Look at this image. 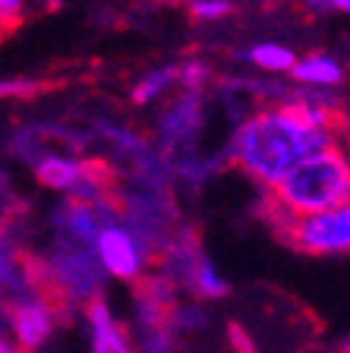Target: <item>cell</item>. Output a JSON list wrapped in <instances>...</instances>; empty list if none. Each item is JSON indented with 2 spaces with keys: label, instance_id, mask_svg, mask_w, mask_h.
I'll use <instances>...</instances> for the list:
<instances>
[{
  "label": "cell",
  "instance_id": "6da1fadb",
  "mask_svg": "<svg viewBox=\"0 0 350 353\" xmlns=\"http://www.w3.org/2000/svg\"><path fill=\"white\" fill-rule=\"evenodd\" d=\"M335 130L344 132V114H335L329 95L303 92L255 110L240 123L231 142V158L243 174L271 186L303 158L341 145L335 142Z\"/></svg>",
  "mask_w": 350,
  "mask_h": 353
},
{
  "label": "cell",
  "instance_id": "7a4b0ae2",
  "mask_svg": "<svg viewBox=\"0 0 350 353\" xmlns=\"http://www.w3.org/2000/svg\"><path fill=\"white\" fill-rule=\"evenodd\" d=\"M350 199V168L344 145L315 152L293 164L278 183L265 192V218H303V214H319L331 208H344Z\"/></svg>",
  "mask_w": 350,
  "mask_h": 353
},
{
  "label": "cell",
  "instance_id": "3957f363",
  "mask_svg": "<svg viewBox=\"0 0 350 353\" xmlns=\"http://www.w3.org/2000/svg\"><path fill=\"white\" fill-rule=\"evenodd\" d=\"M271 228L278 236L300 252L309 256H335V252H347L350 246V212L344 208H331V212L319 214H303V218H281L271 221Z\"/></svg>",
  "mask_w": 350,
  "mask_h": 353
},
{
  "label": "cell",
  "instance_id": "277c9868",
  "mask_svg": "<svg viewBox=\"0 0 350 353\" xmlns=\"http://www.w3.org/2000/svg\"><path fill=\"white\" fill-rule=\"evenodd\" d=\"M95 256L104 274H114L120 281H133L136 284L148 268L146 250L136 243V236L124 228V224H108L98 230L95 236Z\"/></svg>",
  "mask_w": 350,
  "mask_h": 353
},
{
  "label": "cell",
  "instance_id": "5b68a950",
  "mask_svg": "<svg viewBox=\"0 0 350 353\" xmlns=\"http://www.w3.org/2000/svg\"><path fill=\"white\" fill-rule=\"evenodd\" d=\"M54 325H57V316L41 296H26V300L7 303L10 338L22 353L41 350L48 344V338L54 334Z\"/></svg>",
  "mask_w": 350,
  "mask_h": 353
},
{
  "label": "cell",
  "instance_id": "8992f818",
  "mask_svg": "<svg viewBox=\"0 0 350 353\" xmlns=\"http://www.w3.org/2000/svg\"><path fill=\"white\" fill-rule=\"evenodd\" d=\"M82 316H86V325H88V344H92V353H136L126 325L110 312L104 296L88 300L86 306H82Z\"/></svg>",
  "mask_w": 350,
  "mask_h": 353
},
{
  "label": "cell",
  "instance_id": "52a82bcc",
  "mask_svg": "<svg viewBox=\"0 0 350 353\" xmlns=\"http://www.w3.org/2000/svg\"><path fill=\"white\" fill-rule=\"evenodd\" d=\"M202 114H205V108H202L199 92H186V95L177 98V101L164 110V117H161V123H158V132H161V139H164V145L190 148L193 139L199 136V130H202Z\"/></svg>",
  "mask_w": 350,
  "mask_h": 353
},
{
  "label": "cell",
  "instance_id": "ba28073f",
  "mask_svg": "<svg viewBox=\"0 0 350 353\" xmlns=\"http://www.w3.org/2000/svg\"><path fill=\"white\" fill-rule=\"evenodd\" d=\"M82 174V161L76 158H60V154H44L35 161V176L38 183L48 186V190H64L70 192L76 186Z\"/></svg>",
  "mask_w": 350,
  "mask_h": 353
},
{
  "label": "cell",
  "instance_id": "9c48e42d",
  "mask_svg": "<svg viewBox=\"0 0 350 353\" xmlns=\"http://www.w3.org/2000/svg\"><path fill=\"white\" fill-rule=\"evenodd\" d=\"M291 73L300 82H309V85H335V82L344 79L341 63L331 57H307V60H300V63H293Z\"/></svg>",
  "mask_w": 350,
  "mask_h": 353
},
{
  "label": "cell",
  "instance_id": "30bf717a",
  "mask_svg": "<svg viewBox=\"0 0 350 353\" xmlns=\"http://www.w3.org/2000/svg\"><path fill=\"white\" fill-rule=\"evenodd\" d=\"M240 57L255 66H262V70H271V73H284V70H293V63H297L293 51L284 48V44H253Z\"/></svg>",
  "mask_w": 350,
  "mask_h": 353
},
{
  "label": "cell",
  "instance_id": "8fae6325",
  "mask_svg": "<svg viewBox=\"0 0 350 353\" xmlns=\"http://www.w3.org/2000/svg\"><path fill=\"white\" fill-rule=\"evenodd\" d=\"M190 290L199 296V300H224V296L231 294L227 281L218 274V268L212 265V259H208V256H205L202 262H199L196 274H193Z\"/></svg>",
  "mask_w": 350,
  "mask_h": 353
},
{
  "label": "cell",
  "instance_id": "7c38bea8",
  "mask_svg": "<svg viewBox=\"0 0 350 353\" xmlns=\"http://www.w3.org/2000/svg\"><path fill=\"white\" fill-rule=\"evenodd\" d=\"M174 82H177V66H168V70H155V73H148L146 79L133 88V104H146V101H152V98L164 95V92H168Z\"/></svg>",
  "mask_w": 350,
  "mask_h": 353
},
{
  "label": "cell",
  "instance_id": "4fadbf2b",
  "mask_svg": "<svg viewBox=\"0 0 350 353\" xmlns=\"http://www.w3.org/2000/svg\"><path fill=\"white\" fill-rule=\"evenodd\" d=\"M29 0H0V41L29 19Z\"/></svg>",
  "mask_w": 350,
  "mask_h": 353
},
{
  "label": "cell",
  "instance_id": "5bb4252c",
  "mask_svg": "<svg viewBox=\"0 0 350 353\" xmlns=\"http://www.w3.org/2000/svg\"><path fill=\"white\" fill-rule=\"evenodd\" d=\"M233 10L231 0H190V13L196 19H221Z\"/></svg>",
  "mask_w": 350,
  "mask_h": 353
},
{
  "label": "cell",
  "instance_id": "9a60e30c",
  "mask_svg": "<svg viewBox=\"0 0 350 353\" xmlns=\"http://www.w3.org/2000/svg\"><path fill=\"white\" fill-rule=\"evenodd\" d=\"M41 82L32 79H13V82H0V98H32L35 92H41Z\"/></svg>",
  "mask_w": 350,
  "mask_h": 353
},
{
  "label": "cell",
  "instance_id": "2e32d148",
  "mask_svg": "<svg viewBox=\"0 0 350 353\" xmlns=\"http://www.w3.org/2000/svg\"><path fill=\"white\" fill-rule=\"evenodd\" d=\"M227 334H231V344H233V350L237 353H255V344L249 341V334L243 331V325H237V322H231V328H227Z\"/></svg>",
  "mask_w": 350,
  "mask_h": 353
},
{
  "label": "cell",
  "instance_id": "e0dca14e",
  "mask_svg": "<svg viewBox=\"0 0 350 353\" xmlns=\"http://www.w3.org/2000/svg\"><path fill=\"white\" fill-rule=\"evenodd\" d=\"M313 13H329V10H335V0H303Z\"/></svg>",
  "mask_w": 350,
  "mask_h": 353
},
{
  "label": "cell",
  "instance_id": "ac0fdd59",
  "mask_svg": "<svg viewBox=\"0 0 350 353\" xmlns=\"http://www.w3.org/2000/svg\"><path fill=\"white\" fill-rule=\"evenodd\" d=\"M0 353H22V350L13 344V338H10V334H0Z\"/></svg>",
  "mask_w": 350,
  "mask_h": 353
},
{
  "label": "cell",
  "instance_id": "d6986e66",
  "mask_svg": "<svg viewBox=\"0 0 350 353\" xmlns=\"http://www.w3.org/2000/svg\"><path fill=\"white\" fill-rule=\"evenodd\" d=\"M0 334H10V328H7V306L0 303Z\"/></svg>",
  "mask_w": 350,
  "mask_h": 353
},
{
  "label": "cell",
  "instance_id": "ffe728a7",
  "mask_svg": "<svg viewBox=\"0 0 350 353\" xmlns=\"http://www.w3.org/2000/svg\"><path fill=\"white\" fill-rule=\"evenodd\" d=\"M38 3H41V10H57L64 0H38Z\"/></svg>",
  "mask_w": 350,
  "mask_h": 353
},
{
  "label": "cell",
  "instance_id": "44dd1931",
  "mask_svg": "<svg viewBox=\"0 0 350 353\" xmlns=\"http://www.w3.org/2000/svg\"><path fill=\"white\" fill-rule=\"evenodd\" d=\"M335 7L341 10V13H347V7H350V0H335Z\"/></svg>",
  "mask_w": 350,
  "mask_h": 353
}]
</instances>
